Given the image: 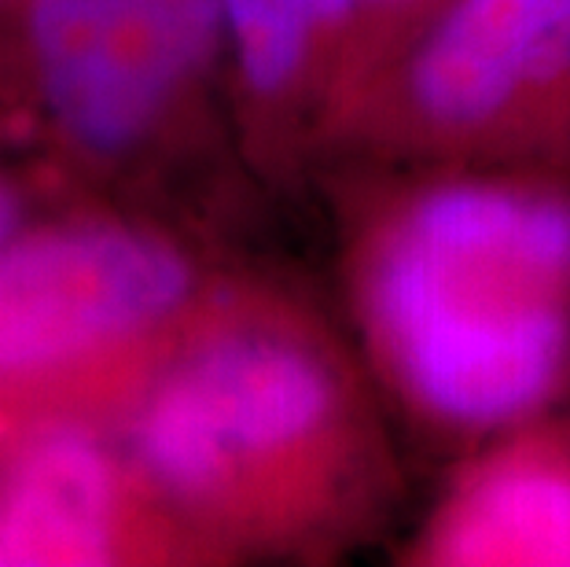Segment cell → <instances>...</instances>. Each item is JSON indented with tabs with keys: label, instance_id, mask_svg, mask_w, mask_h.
<instances>
[{
	"label": "cell",
	"instance_id": "6",
	"mask_svg": "<svg viewBox=\"0 0 570 567\" xmlns=\"http://www.w3.org/2000/svg\"><path fill=\"white\" fill-rule=\"evenodd\" d=\"M423 567H570V417L464 453L409 541Z\"/></svg>",
	"mask_w": 570,
	"mask_h": 567
},
{
	"label": "cell",
	"instance_id": "7",
	"mask_svg": "<svg viewBox=\"0 0 570 567\" xmlns=\"http://www.w3.org/2000/svg\"><path fill=\"white\" fill-rule=\"evenodd\" d=\"M239 92L265 159L317 170L357 78L354 0H222Z\"/></svg>",
	"mask_w": 570,
	"mask_h": 567
},
{
	"label": "cell",
	"instance_id": "2",
	"mask_svg": "<svg viewBox=\"0 0 570 567\" xmlns=\"http://www.w3.org/2000/svg\"><path fill=\"white\" fill-rule=\"evenodd\" d=\"M380 388L354 343L291 295L206 321L132 409L144 482L269 553L338 560L402 498Z\"/></svg>",
	"mask_w": 570,
	"mask_h": 567
},
{
	"label": "cell",
	"instance_id": "11",
	"mask_svg": "<svg viewBox=\"0 0 570 567\" xmlns=\"http://www.w3.org/2000/svg\"><path fill=\"white\" fill-rule=\"evenodd\" d=\"M0 564H4V549H0Z\"/></svg>",
	"mask_w": 570,
	"mask_h": 567
},
{
	"label": "cell",
	"instance_id": "4",
	"mask_svg": "<svg viewBox=\"0 0 570 567\" xmlns=\"http://www.w3.org/2000/svg\"><path fill=\"white\" fill-rule=\"evenodd\" d=\"M30 41L56 126L100 163L159 148L228 48L222 0H33Z\"/></svg>",
	"mask_w": 570,
	"mask_h": 567
},
{
	"label": "cell",
	"instance_id": "8",
	"mask_svg": "<svg viewBox=\"0 0 570 567\" xmlns=\"http://www.w3.org/2000/svg\"><path fill=\"white\" fill-rule=\"evenodd\" d=\"M4 564H107L122 541V476L89 436L56 431L22 457L0 509Z\"/></svg>",
	"mask_w": 570,
	"mask_h": 567
},
{
	"label": "cell",
	"instance_id": "10",
	"mask_svg": "<svg viewBox=\"0 0 570 567\" xmlns=\"http://www.w3.org/2000/svg\"><path fill=\"white\" fill-rule=\"evenodd\" d=\"M11 225H16V199H11L4 188H0V247H4Z\"/></svg>",
	"mask_w": 570,
	"mask_h": 567
},
{
	"label": "cell",
	"instance_id": "5",
	"mask_svg": "<svg viewBox=\"0 0 570 567\" xmlns=\"http://www.w3.org/2000/svg\"><path fill=\"white\" fill-rule=\"evenodd\" d=\"M196 287L191 258L151 228L81 225L0 247V372L148 340Z\"/></svg>",
	"mask_w": 570,
	"mask_h": 567
},
{
	"label": "cell",
	"instance_id": "9",
	"mask_svg": "<svg viewBox=\"0 0 570 567\" xmlns=\"http://www.w3.org/2000/svg\"><path fill=\"white\" fill-rule=\"evenodd\" d=\"M442 0H354L357 22V78L350 96L365 81L394 45H402ZM346 96V100H350ZM346 107V104H343Z\"/></svg>",
	"mask_w": 570,
	"mask_h": 567
},
{
	"label": "cell",
	"instance_id": "3",
	"mask_svg": "<svg viewBox=\"0 0 570 567\" xmlns=\"http://www.w3.org/2000/svg\"><path fill=\"white\" fill-rule=\"evenodd\" d=\"M338 166L570 170V0H442L338 111Z\"/></svg>",
	"mask_w": 570,
	"mask_h": 567
},
{
	"label": "cell",
	"instance_id": "1",
	"mask_svg": "<svg viewBox=\"0 0 570 567\" xmlns=\"http://www.w3.org/2000/svg\"><path fill=\"white\" fill-rule=\"evenodd\" d=\"M350 329L375 388L471 453L570 405V170H327Z\"/></svg>",
	"mask_w": 570,
	"mask_h": 567
}]
</instances>
